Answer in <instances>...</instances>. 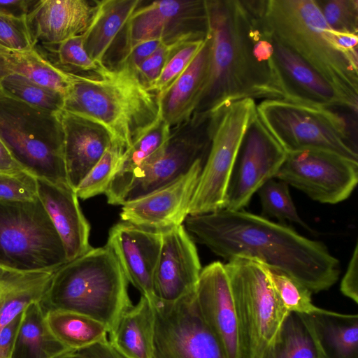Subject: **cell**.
Returning <instances> with one entry per match:
<instances>
[{"label": "cell", "instance_id": "2", "mask_svg": "<svg viewBox=\"0 0 358 358\" xmlns=\"http://www.w3.org/2000/svg\"><path fill=\"white\" fill-rule=\"evenodd\" d=\"M206 3L209 62L192 115L212 113L244 99H284L275 62L257 50L264 0Z\"/></svg>", "mask_w": 358, "mask_h": 358}, {"label": "cell", "instance_id": "25", "mask_svg": "<svg viewBox=\"0 0 358 358\" xmlns=\"http://www.w3.org/2000/svg\"><path fill=\"white\" fill-rule=\"evenodd\" d=\"M172 132L161 117L122 154L115 173L105 194L108 203L121 205L124 193L135 173L164 146Z\"/></svg>", "mask_w": 358, "mask_h": 358}, {"label": "cell", "instance_id": "40", "mask_svg": "<svg viewBox=\"0 0 358 358\" xmlns=\"http://www.w3.org/2000/svg\"><path fill=\"white\" fill-rule=\"evenodd\" d=\"M205 38L190 40L182 45L166 62L159 78L149 89L157 95L167 89L190 64Z\"/></svg>", "mask_w": 358, "mask_h": 358}, {"label": "cell", "instance_id": "48", "mask_svg": "<svg viewBox=\"0 0 358 358\" xmlns=\"http://www.w3.org/2000/svg\"><path fill=\"white\" fill-rule=\"evenodd\" d=\"M25 171L17 163L0 137V174H16Z\"/></svg>", "mask_w": 358, "mask_h": 358}, {"label": "cell", "instance_id": "28", "mask_svg": "<svg viewBox=\"0 0 358 358\" xmlns=\"http://www.w3.org/2000/svg\"><path fill=\"white\" fill-rule=\"evenodd\" d=\"M153 329L152 306L141 296L121 315L109 343L124 358H153Z\"/></svg>", "mask_w": 358, "mask_h": 358}, {"label": "cell", "instance_id": "38", "mask_svg": "<svg viewBox=\"0 0 358 358\" xmlns=\"http://www.w3.org/2000/svg\"><path fill=\"white\" fill-rule=\"evenodd\" d=\"M47 47L56 55L57 62L55 65L66 72L76 73L81 71L98 74L106 66L96 63L87 54L84 48V34L58 45Z\"/></svg>", "mask_w": 358, "mask_h": 358}, {"label": "cell", "instance_id": "34", "mask_svg": "<svg viewBox=\"0 0 358 358\" xmlns=\"http://www.w3.org/2000/svg\"><path fill=\"white\" fill-rule=\"evenodd\" d=\"M0 84L5 92L38 109L52 113L63 109V94L24 77L6 75L0 78Z\"/></svg>", "mask_w": 358, "mask_h": 358}, {"label": "cell", "instance_id": "1", "mask_svg": "<svg viewBox=\"0 0 358 358\" xmlns=\"http://www.w3.org/2000/svg\"><path fill=\"white\" fill-rule=\"evenodd\" d=\"M183 225L216 255L228 261L255 259L287 273L312 293L327 290L338 280L339 262L323 243L264 217L223 208L189 215Z\"/></svg>", "mask_w": 358, "mask_h": 358}, {"label": "cell", "instance_id": "12", "mask_svg": "<svg viewBox=\"0 0 358 358\" xmlns=\"http://www.w3.org/2000/svg\"><path fill=\"white\" fill-rule=\"evenodd\" d=\"M152 306L153 358H227L200 313L195 292L173 302L157 299Z\"/></svg>", "mask_w": 358, "mask_h": 358}, {"label": "cell", "instance_id": "5", "mask_svg": "<svg viewBox=\"0 0 358 358\" xmlns=\"http://www.w3.org/2000/svg\"><path fill=\"white\" fill-rule=\"evenodd\" d=\"M273 34L358 106V62L338 49L315 0H266Z\"/></svg>", "mask_w": 358, "mask_h": 358}, {"label": "cell", "instance_id": "13", "mask_svg": "<svg viewBox=\"0 0 358 358\" xmlns=\"http://www.w3.org/2000/svg\"><path fill=\"white\" fill-rule=\"evenodd\" d=\"M275 178L322 203L346 200L358 182V162L322 150L287 153Z\"/></svg>", "mask_w": 358, "mask_h": 358}, {"label": "cell", "instance_id": "44", "mask_svg": "<svg viewBox=\"0 0 358 358\" xmlns=\"http://www.w3.org/2000/svg\"><path fill=\"white\" fill-rule=\"evenodd\" d=\"M164 43H166L159 39L142 42L127 50L116 67H126L135 71L138 66Z\"/></svg>", "mask_w": 358, "mask_h": 358}, {"label": "cell", "instance_id": "49", "mask_svg": "<svg viewBox=\"0 0 358 358\" xmlns=\"http://www.w3.org/2000/svg\"><path fill=\"white\" fill-rule=\"evenodd\" d=\"M78 350L85 358H119L120 356L111 346L109 341L98 343Z\"/></svg>", "mask_w": 358, "mask_h": 358}, {"label": "cell", "instance_id": "24", "mask_svg": "<svg viewBox=\"0 0 358 358\" xmlns=\"http://www.w3.org/2000/svg\"><path fill=\"white\" fill-rule=\"evenodd\" d=\"M210 41L207 34L202 47L187 68L158 95L161 117L174 129L192 115L207 75Z\"/></svg>", "mask_w": 358, "mask_h": 358}, {"label": "cell", "instance_id": "18", "mask_svg": "<svg viewBox=\"0 0 358 358\" xmlns=\"http://www.w3.org/2000/svg\"><path fill=\"white\" fill-rule=\"evenodd\" d=\"M162 231L122 221L108 233L112 248L129 281L152 305L157 299L154 275L162 245Z\"/></svg>", "mask_w": 358, "mask_h": 358}, {"label": "cell", "instance_id": "6", "mask_svg": "<svg viewBox=\"0 0 358 358\" xmlns=\"http://www.w3.org/2000/svg\"><path fill=\"white\" fill-rule=\"evenodd\" d=\"M59 113L35 108L0 90V137L15 160L37 179L69 184Z\"/></svg>", "mask_w": 358, "mask_h": 358}, {"label": "cell", "instance_id": "14", "mask_svg": "<svg viewBox=\"0 0 358 358\" xmlns=\"http://www.w3.org/2000/svg\"><path fill=\"white\" fill-rule=\"evenodd\" d=\"M208 31L206 0L154 1L140 5L122 31L123 55L144 41L159 39L169 43L180 39H201Z\"/></svg>", "mask_w": 358, "mask_h": 358}, {"label": "cell", "instance_id": "4", "mask_svg": "<svg viewBox=\"0 0 358 358\" xmlns=\"http://www.w3.org/2000/svg\"><path fill=\"white\" fill-rule=\"evenodd\" d=\"M129 281L112 248H91L57 269L40 302L46 313L72 311L104 324L110 334L132 306Z\"/></svg>", "mask_w": 358, "mask_h": 358}, {"label": "cell", "instance_id": "7", "mask_svg": "<svg viewBox=\"0 0 358 358\" xmlns=\"http://www.w3.org/2000/svg\"><path fill=\"white\" fill-rule=\"evenodd\" d=\"M257 113L286 153L322 150L358 162L348 122L332 108L275 99L257 103Z\"/></svg>", "mask_w": 358, "mask_h": 358}, {"label": "cell", "instance_id": "33", "mask_svg": "<svg viewBox=\"0 0 358 358\" xmlns=\"http://www.w3.org/2000/svg\"><path fill=\"white\" fill-rule=\"evenodd\" d=\"M48 326L55 338L70 350H80L108 341V329L102 322L67 310L45 313Z\"/></svg>", "mask_w": 358, "mask_h": 358}, {"label": "cell", "instance_id": "36", "mask_svg": "<svg viewBox=\"0 0 358 358\" xmlns=\"http://www.w3.org/2000/svg\"><path fill=\"white\" fill-rule=\"evenodd\" d=\"M257 192L264 215L281 221L288 220L310 230L300 217L286 182L273 178L263 184Z\"/></svg>", "mask_w": 358, "mask_h": 358}, {"label": "cell", "instance_id": "8", "mask_svg": "<svg viewBox=\"0 0 358 358\" xmlns=\"http://www.w3.org/2000/svg\"><path fill=\"white\" fill-rule=\"evenodd\" d=\"M224 265L236 309L240 358H260L289 312L276 294L265 264L236 257Z\"/></svg>", "mask_w": 358, "mask_h": 358}, {"label": "cell", "instance_id": "50", "mask_svg": "<svg viewBox=\"0 0 358 358\" xmlns=\"http://www.w3.org/2000/svg\"><path fill=\"white\" fill-rule=\"evenodd\" d=\"M52 358H85L83 355L78 351L75 350H66Z\"/></svg>", "mask_w": 358, "mask_h": 358}, {"label": "cell", "instance_id": "17", "mask_svg": "<svg viewBox=\"0 0 358 358\" xmlns=\"http://www.w3.org/2000/svg\"><path fill=\"white\" fill-rule=\"evenodd\" d=\"M201 270L196 247L184 225L162 231L154 275L155 297L173 302L195 292Z\"/></svg>", "mask_w": 358, "mask_h": 358}, {"label": "cell", "instance_id": "51", "mask_svg": "<svg viewBox=\"0 0 358 358\" xmlns=\"http://www.w3.org/2000/svg\"><path fill=\"white\" fill-rule=\"evenodd\" d=\"M120 355V354H119ZM119 358H124L123 357H122L120 355L119 356Z\"/></svg>", "mask_w": 358, "mask_h": 358}, {"label": "cell", "instance_id": "35", "mask_svg": "<svg viewBox=\"0 0 358 358\" xmlns=\"http://www.w3.org/2000/svg\"><path fill=\"white\" fill-rule=\"evenodd\" d=\"M125 149L112 142L99 161L75 189L78 198L87 199L105 194L118 167Z\"/></svg>", "mask_w": 358, "mask_h": 358}, {"label": "cell", "instance_id": "46", "mask_svg": "<svg viewBox=\"0 0 358 358\" xmlns=\"http://www.w3.org/2000/svg\"><path fill=\"white\" fill-rule=\"evenodd\" d=\"M22 313L0 331V358H12L15 336Z\"/></svg>", "mask_w": 358, "mask_h": 358}, {"label": "cell", "instance_id": "20", "mask_svg": "<svg viewBox=\"0 0 358 358\" xmlns=\"http://www.w3.org/2000/svg\"><path fill=\"white\" fill-rule=\"evenodd\" d=\"M273 59L284 99L326 108H341L357 115L336 88L271 32Z\"/></svg>", "mask_w": 358, "mask_h": 358}, {"label": "cell", "instance_id": "32", "mask_svg": "<svg viewBox=\"0 0 358 358\" xmlns=\"http://www.w3.org/2000/svg\"><path fill=\"white\" fill-rule=\"evenodd\" d=\"M260 358H324L305 314L289 312Z\"/></svg>", "mask_w": 358, "mask_h": 358}, {"label": "cell", "instance_id": "16", "mask_svg": "<svg viewBox=\"0 0 358 358\" xmlns=\"http://www.w3.org/2000/svg\"><path fill=\"white\" fill-rule=\"evenodd\" d=\"M205 161L198 160L174 182L124 203L122 221L160 231L183 224Z\"/></svg>", "mask_w": 358, "mask_h": 358}, {"label": "cell", "instance_id": "19", "mask_svg": "<svg viewBox=\"0 0 358 358\" xmlns=\"http://www.w3.org/2000/svg\"><path fill=\"white\" fill-rule=\"evenodd\" d=\"M195 296L203 320L220 343L227 358H240L236 309L222 263L215 262L202 268Z\"/></svg>", "mask_w": 358, "mask_h": 358}, {"label": "cell", "instance_id": "43", "mask_svg": "<svg viewBox=\"0 0 358 358\" xmlns=\"http://www.w3.org/2000/svg\"><path fill=\"white\" fill-rule=\"evenodd\" d=\"M188 41L190 40L180 39L163 44L138 66L135 73L142 83L150 88L156 82L173 54Z\"/></svg>", "mask_w": 358, "mask_h": 358}, {"label": "cell", "instance_id": "26", "mask_svg": "<svg viewBox=\"0 0 358 358\" xmlns=\"http://www.w3.org/2000/svg\"><path fill=\"white\" fill-rule=\"evenodd\" d=\"M56 271L18 272L0 269V331L30 304L42 301Z\"/></svg>", "mask_w": 358, "mask_h": 358}, {"label": "cell", "instance_id": "41", "mask_svg": "<svg viewBox=\"0 0 358 358\" xmlns=\"http://www.w3.org/2000/svg\"><path fill=\"white\" fill-rule=\"evenodd\" d=\"M0 45L19 50L36 47L27 16L15 17L0 13Z\"/></svg>", "mask_w": 358, "mask_h": 358}, {"label": "cell", "instance_id": "30", "mask_svg": "<svg viewBox=\"0 0 358 358\" xmlns=\"http://www.w3.org/2000/svg\"><path fill=\"white\" fill-rule=\"evenodd\" d=\"M6 75L24 77L64 96L73 81V73L56 66L36 47L19 50L0 45V78Z\"/></svg>", "mask_w": 358, "mask_h": 358}, {"label": "cell", "instance_id": "52", "mask_svg": "<svg viewBox=\"0 0 358 358\" xmlns=\"http://www.w3.org/2000/svg\"><path fill=\"white\" fill-rule=\"evenodd\" d=\"M1 84H0V90H1Z\"/></svg>", "mask_w": 358, "mask_h": 358}, {"label": "cell", "instance_id": "10", "mask_svg": "<svg viewBox=\"0 0 358 358\" xmlns=\"http://www.w3.org/2000/svg\"><path fill=\"white\" fill-rule=\"evenodd\" d=\"M257 102L244 99L213 113L210 149L189 207V215L223 209L227 185Z\"/></svg>", "mask_w": 358, "mask_h": 358}, {"label": "cell", "instance_id": "21", "mask_svg": "<svg viewBox=\"0 0 358 358\" xmlns=\"http://www.w3.org/2000/svg\"><path fill=\"white\" fill-rule=\"evenodd\" d=\"M96 8L97 1H36L27 15L35 43L56 45L83 34L92 21Z\"/></svg>", "mask_w": 358, "mask_h": 358}, {"label": "cell", "instance_id": "42", "mask_svg": "<svg viewBox=\"0 0 358 358\" xmlns=\"http://www.w3.org/2000/svg\"><path fill=\"white\" fill-rule=\"evenodd\" d=\"M38 198L37 178L28 172L0 174V201H32Z\"/></svg>", "mask_w": 358, "mask_h": 358}, {"label": "cell", "instance_id": "27", "mask_svg": "<svg viewBox=\"0 0 358 358\" xmlns=\"http://www.w3.org/2000/svg\"><path fill=\"white\" fill-rule=\"evenodd\" d=\"M141 3V0L97 1L92 21L84 33V48L93 61L105 66L110 46Z\"/></svg>", "mask_w": 358, "mask_h": 358}, {"label": "cell", "instance_id": "37", "mask_svg": "<svg viewBox=\"0 0 358 358\" xmlns=\"http://www.w3.org/2000/svg\"><path fill=\"white\" fill-rule=\"evenodd\" d=\"M266 267L273 289L288 312L311 314L322 310L313 303V293L306 287L280 270Z\"/></svg>", "mask_w": 358, "mask_h": 358}, {"label": "cell", "instance_id": "22", "mask_svg": "<svg viewBox=\"0 0 358 358\" xmlns=\"http://www.w3.org/2000/svg\"><path fill=\"white\" fill-rule=\"evenodd\" d=\"M38 196L63 243L67 261L89 251L90 225L84 216L75 189L64 183L37 179Z\"/></svg>", "mask_w": 358, "mask_h": 358}, {"label": "cell", "instance_id": "47", "mask_svg": "<svg viewBox=\"0 0 358 358\" xmlns=\"http://www.w3.org/2000/svg\"><path fill=\"white\" fill-rule=\"evenodd\" d=\"M36 1L0 0V13L15 17L27 16Z\"/></svg>", "mask_w": 358, "mask_h": 358}, {"label": "cell", "instance_id": "11", "mask_svg": "<svg viewBox=\"0 0 358 358\" xmlns=\"http://www.w3.org/2000/svg\"><path fill=\"white\" fill-rule=\"evenodd\" d=\"M213 113L194 114L172 129L162 149L135 173L122 206L178 180L200 159H206Z\"/></svg>", "mask_w": 358, "mask_h": 358}, {"label": "cell", "instance_id": "31", "mask_svg": "<svg viewBox=\"0 0 358 358\" xmlns=\"http://www.w3.org/2000/svg\"><path fill=\"white\" fill-rule=\"evenodd\" d=\"M68 350L50 330L40 302L30 304L22 313L12 358H52Z\"/></svg>", "mask_w": 358, "mask_h": 358}, {"label": "cell", "instance_id": "45", "mask_svg": "<svg viewBox=\"0 0 358 358\" xmlns=\"http://www.w3.org/2000/svg\"><path fill=\"white\" fill-rule=\"evenodd\" d=\"M341 291L343 295L358 303V244L355 245L347 270L341 282Z\"/></svg>", "mask_w": 358, "mask_h": 358}, {"label": "cell", "instance_id": "3", "mask_svg": "<svg viewBox=\"0 0 358 358\" xmlns=\"http://www.w3.org/2000/svg\"><path fill=\"white\" fill-rule=\"evenodd\" d=\"M62 110L101 124L113 142L125 150L161 116L158 95L126 67L104 66L98 74L73 73Z\"/></svg>", "mask_w": 358, "mask_h": 358}, {"label": "cell", "instance_id": "23", "mask_svg": "<svg viewBox=\"0 0 358 358\" xmlns=\"http://www.w3.org/2000/svg\"><path fill=\"white\" fill-rule=\"evenodd\" d=\"M59 115L67 178L75 189L99 161L113 140L107 129L96 122L64 110L59 112Z\"/></svg>", "mask_w": 358, "mask_h": 358}, {"label": "cell", "instance_id": "15", "mask_svg": "<svg viewBox=\"0 0 358 358\" xmlns=\"http://www.w3.org/2000/svg\"><path fill=\"white\" fill-rule=\"evenodd\" d=\"M286 157V152L257 115L241 143L227 185L223 208L240 210L246 207L260 187L275 177Z\"/></svg>", "mask_w": 358, "mask_h": 358}, {"label": "cell", "instance_id": "29", "mask_svg": "<svg viewBox=\"0 0 358 358\" xmlns=\"http://www.w3.org/2000/svg\"><path fill=\"white\" fill-rule=\"evenodd\" d=\"M324 358H358V315L322 309L305 314Z\"/></svg>", "mask_w": 358, "mask_h": 358}, {"label": "cell", "instance_id": "39", "mask_svg": "<svg viewBox=\"0 0 358 358\" xmlns=\"http://www.w3.org/2000/svg\"><path fill=\"white\" fill-rule=\"evenodd\" d=\"M327 26L334 31L358 34V0H315Z\"/></svg>", "mask_w": 358, "mask_h": 358}, {"label": "cell", "instance_id": "9", "mask_svg": "<svg viewBox=\"0 0 358 358\" xmlns=\"http://www.w3.org/2000/svg\"><path fill=\"white\" fill-rule=\"evenodd\" d=\"M66 262L63 243L38 198L0 201L1 270H55Z\"/></svg>", "mask_w": 358, "mask_h": 358}]
</instances>
